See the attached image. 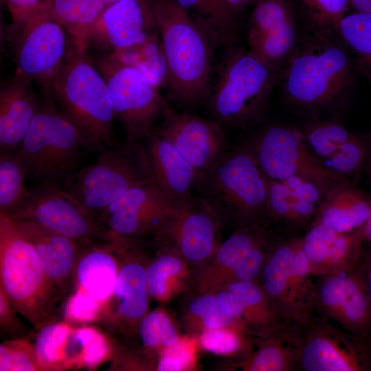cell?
I'll use <instances>...</instances> for the list:
<instances>
[{
    "mask_svg": "<svg viewBox=\"0 0 371 371\" xmlns=\"http://www.w3.org/2000/svg\"><path fill=\"white\" fill-rule=\"evenodd\" d=\"M350 56L333 28L312 26L301 34L282 73L280 81L286 102L311 115L335 109L353 85Z\"/></svg>",
    "mask_w": 371,
    "mask_h": 371,
    "instance_id": "1",
    "label": "cell"
},
{
    "mask_svg": "<svg viewBox=\"0 0 371 371\" xmlns=\"http://www.w3.org/2000/svg\"><path fill=\"white\" fill-rule=\"evenodd\" d=\"M166 60L168 96L190 107L208 95L214 52L221 44L173 0H150Z\"/></svg>",
    "mask_w": 371,
    "mask_h": 371,
    "instance_id": "2",
    "label": "cell"
},
{
    "mask_svg": "<svg viewBox=\"0 0 371 371\" xmlns=\"http://www.w3.org/2000/svg\"><path fill=\"white\" fill-rule=\"evenodd\" d=\"M52 98L76 126L87 148L102 153L115 146V116L106 81L87 50L70 38Z\"/></svg>",
    "mask_w": 371,
    "mask_h": 371,
    "instance_id": "3",
    "label": "cell"
},
{
    "mask_svg": "<svg viewBox=\"0 0 371 371\" xmlns=\"http://www.w3.org/2000/svg\"><path fill=\"white\" fill-rule=\"evenodd\" d=\"M267 178L243 147L227 150L205 174L200 197L219 223L237 229L267 223Z\"/></svg>",
    "mask_w": 371,
    "mask_h": 371,
    "instance_id": "4",
    "label": "cell"
},
{
    "mask_svg": "<svg viewBox=\"0 0 371 371\" xmlns=\"http://www.w3.org/2000/svg\"><path fill=\"white\" fill-rule=\"evenodd\" d=\"M0 289L36 330L55 321L59 296L32 244L0 212Z\"/></svg>",
    "mask_w": 371,
    "mask_h": 371,
    "instance_id": "5",
    "label": "cell"
},
{
    "mask_svg": "<svg viewBox=\"0 0 371 371\" xmlns=\"http://www.w3.org/2000/svg\"><path fill=\"white\" fill-rule=\"evenodd\" d=\"M282 73L248 50H234L208 93L213 120L228 128L256 123L265 113Z\"/></svg>",
    "mask_w": 371,
    "mask_h": 371,
    "instance_id": "6",
    "label": "cell"
},
{
    "mask_svg": "<svg viewBox=\"0 0 371 371\" xmlns=\"http://www.w3.org/2000/svg\"><path fill=\"white\" fill-rule=\"evenodd\" d=\"M86 144L74 123L45 100L16 150L27 177L41 183L65 182L75 172Z\"/></svg>",
    "mask_w": 371,
    "mask_h": 371,
    "instance_id": "7",
    "label": "cell"
},
{
    "mask_svg": "<svg viewBox=\"0 0 371 371\" xmlns=\"http://www.w3.org/2000/svg\"><path fill=\"white\" fill-rule=\"evenodd\" d=\"M152 178L145 146L126 140L74 172L64 182V190L98 219L128 190Z\"/></svg>",
    "mask_w": 371,
    "mask_h": 371,
    "instance_id": "8",
    "label": "cell"
},
{
    "mask_svg": "<svg viewBox=\"0 0 371 371\" xmlns=\"http://www.w3.org/2000/svg\"><path fill=\"white\" fill-rule=\"evenodd\" d=\"M286 335L295 371L371 370V350L313 311L291 322Z\"/></svg>",
    "mask_w": 371,
    "mask_h": 371,
    "instance_id": "9",
    "label": "cell"
},
{
    "mask_svg": "<svg viewBox=\"0 0 371 371\" xmlns=\"http://www.w3.org/2000/svg\"><path fill=\"white\" fill-rule=\"evenodd\" d=\"M240 146L252 155L269 179L282 182L291 176H303L317 182L326 192L338 184L350 182L328 169L307 146L301 130L291 125L267 124L249 135Z\"/></svg>",
    "mask_w": 371,
    "mask_h": 371,
    "instance_id": "10",
    "label": "cell"
},
{
    "mask_svg": "<svg viewBox=\"0 0 371 371\" xmlns=\"http://www.w3.org/2000/svg\"><path fill=\"white\" fill-rule=\"evenodd\" d=\"M91 59L106 81L115 118L124 130L126 140L140 142L145 139L168 106L159 89L113 53Z\"/></svg>",
    "mask_w": 371,
    "mask_h": 371,
    "instance_id": "11",
    "label": "cell"
},
{
    "mask_svg": "<svg viewBox=\"0 0 371 371\" xmlns=\"http://www.w3.org/2000/svg\"><path fill=\"white\" fill-rule=\"evenodd\" d=\"M110 243L119 269L113 291L104 303L102 319L112 332L130 337L137 335L139 324L148 311L146 268L150 260L140 239L111 233Z\"/></svg>",
    "mask_w": 371,
    "mask_h": 371,
    "instance_id": "12",
    "label": "cell"
},
{
    "mask_svg": "<svg viewBox=\"0 0 371 371\" xmlns=\"http://www.w3.org/2000/svg\"><path fill=\"white\" fill-rule=\"evenodd\" d=\"M67 236L82 247L109 243L111 232L94 215L56 184L41 183L10 214Z\"/></svg>",
    "mask_w": 371,
    "mask_h": 371,
    "instance_id": "13",
    "label": "cell"
},
{
    "mask_svg": "<svg viewBox=\"0 0 371 371\" xmlns=\"http://www.w3.org/2000/svg\"><path fill=\"white\" fill-rule=\"evenodd\" d=\"M12 25L17 34L15 75L38 82L45 100L52 101V87L66 55L69 35L58 23L36 12Z\"/></svg>",
    "mask_w": 371,
    "mask_h": 371,
    "instance_id": "14",
    "label": "cell"
},
{
    "mask_svg": "<svg viewBox=\"0 0 371 371\" xmlns=\"http://www.w3.org/2000/svg\"><path fill=\"white\" fill-rule=\"evenodd\" d=\"M220 225L210 207L195 196L188 205L169 212L153 241L157 249L179 255L195 273L212 259L221 244Z\"/></svg>",
    "mask_w": 371,
    "mask_h": 371,
    "instance_id": "15",
    "label": "cell"
},
{
    "mask_svg": "<svg viewBox=\"0 0 371 371\" xmlns=\"http://www.w3.org/2000/svg\"><path fill=\"white\" fill-rule=\"evenodd\" d=\"M316 278L313 311L371 350V304L357 266Z\"/></svg>",
    "mask_w": 371,
    "mask_h": 371,
    "instance_id": "16",
    "label": "cell"
},
{
    "mask_svg": "<svg viewBox=\"0 0 371 371\" xmlns=\"http://www.w3.org/2000/svg\"><path fill=\"white\" fill-rule=\"evenodd\" d=\"M159 30L150 0H118L105 7L76 43L86 50L120 52L143 43Z\"/></svg>",
    "mask_w": 371,
    "mask_h": 371,
    "instance_id": "17",
    "label": "cell"
},
{
    "mask_svg": "<svg viewBox=\"0 0 371 371\" xmlns=\"http://www.w3.org/2000/svg\"><path fill=\"white\" fill-rule=\"evenodd\" d=\"M301 32L286 0H257L247 28L248 52L270 67L283 71L296 49Z\"/></svg>",
    "mask_w": 371,
    "mask_h": 371,
    "instance_id": "18",
    "label": "cell"
},
{
    "mask_svg": "<svg viewBox=\"0 0 371 371\" xmlns=\"http://www.w3.org/2000/svg\"><path fill=\"white\" fill-rule=\"evenodd\" d=\"M161 120L153 133L169 142L194 168L204 174L228 150L224 128L213 119L179 113L168 104Z\"/></svg>",
    "mask_w": 371,
    "mask_h": 371,
    "instance_id": "19",
    "label": "cell"
},
{
    "mask_svg": "<svg viewBox=\"0 0 371 371\" xmlns=\"http://www.w3.org/2000/svg\"><path fill=\"white\" fill-rule=\"evenodd\" d=\"M174 207L152 178L128 190L98 220L112 234L142 239L153 236Z\"/></svg>",
    "mask_w": 371,
    "mask_h": 371,
    "instance_id": "20",
    "label": "cell"
},
{
    "mask_svg": "<svg viewBox=\"0 0 371 371\" xmlns=\"http://www.w3.org/2000/svg\"><path fill=\"white\" fill-rule=\"evenodd\" d=\"M223 312L255 339L286 330L258 281L229 284L215 291Z\"/></svg>",
    "mask_w": 371,
    "mask_h": 371,
    "instance_id": "21",
    "label": "cell"
},
{
    "mask_svg": "<svg viewBox=\"0 0 371 371\" xmlns=\"http://www.w3.org/2000/svg\"><path fill=\"white\" fill-rule=\"evenodd\" d=\"M152 177L175 208L196 196L205 174L194 168L166 139L153 133L146 137Z\"/></svg>",
    "mask_w": 371,
    "mask_h": 371,
    "instance_id": "22",
    "label": "cell"
},
{
    "mask_svg": "<svg viewBox=\"0 0 371 371\" xmlns=\"http://www.w3.org/2000/svg\"><path fill=\"white\" fill-rule=\"evenodd\" d=\"M12 220L17 229L34 246L44 271L59 297L67 294L72 286L74 268L83 247L74 240L36 223Z\"/></svg>",
    "mask_w": 371,
    "mask_h": 371,
    "instance_id": "23",
    "label": "cell"
},
{
    "mask_svg": "<svg viewBox=\"0 0 371 371\" xmlns=\"http://www.w3.org/2000/svg\"><path fill=\"white\" fill-rule=\"evenodd\" d=\"M270 232L267 223L236 229L221 243L212 259L194 273L190 286L195 293L221 289L253 245Z\"/></svg>",
    "mask_w": 371,
    "mask_h": 371,
    "instance_id": "24",
    "label": "cell"
},
{
    "mask_svg": "<svg viewBox=\"0 0 371 371\" xmlns=\"http://www.w3.org/2000/svg\"><path fill=\"white\" fill-rule=\"evenodd\" d=\"M32 81L19 76L0 91L1 153L19 147L40 104L31 89Z\"/></svg>",
    "mask_w": 371,
    "mask_h": 371,
    "instance_id": "25",
    "label": "cell"
},
{
    "mask_svg": "<svg viewBox=\"0 0 371 371\" xmlns=\"http://www.w3.org/2000/svg\"><path fill=\"white\" fill-rule=\"evenodd\" d=\"M297 236L270 238L267 258L259 282L273 308L288 322L296 320L292 302L290 277Z\"/></svg>",
    "mask_w": 371,
    "mask_h": 371,
    "instance_id": "26",
    "label": "cell"
},
{
    "mask_svg": "<svg viewBox=\"0 0 371 371\" xmlns=\"http://www.w3.org/2000/svg\"><path fill=\"white\" fill-rule=\"evenodd\" d=\"M370 210L371 198L350 182L340 183L326 192L311 225L320 223L339 233L351 232L365 224Z\"/></svg>",
    "mask_w": 371,
    "mask_h": 371,
    "instance_id": "27",
    "label": "cell"
},
{
    "mask_svg": "<svg viewBox=\"0 0 371 371\" xmlns=\"http://www.w3.org/2000/svg\"><path fill=\"white\" fill-rule=\"evenodd\" d=\"M118 269V258L110 242L83 247L74 268V280L76 287L105 302L113 291Z\"/></svg>",
    "mask_w": 371,
    "mask_h": 371,
    "instance_id": "28",
    "label": "cell"
},
{
    "mask_svg": "<svg viewBox=\"0 0 371 371\" xmlns=\"http://www.w3.org/2000/svg\"><path fill=\"white\" fill-rule=\"evenodd\" d=\"M194 275V270L177 253L157 249L146 268L149 295L159 302H168L190 286Z\"/></svg>",
    "mask_w": 371,
    "mask_h": 371,
    "instance_id": "29",
    "label": "cell"
},
{
    "mask_svg": "<svg viewBox=\"0 0 371 371\" xmlns=\"http://www.w3.org/2000/svg\"><path fill=\"white\" fill-rule=\"evenodd\" d=\"M112 355L113 346L100 330L90 326L73 328L65 346L63 370L95 369Z\"/></svg>",
    "mask_w": 371,
    "mask_h": 371,
    "instance_id": "30",
    "label": "cell"
},
{
    "mask_svg": "<svg viewBox=\"0 0 371 371\" xmlns=\"http://www.w3.org/2000/svg\"><path fill=\"white\" fill-rule=\"evenodd\" d=\"M106 6L103 0H41L31 12L43 14L58 23L71 41L79 43Z\"/></svg>",
    "mask_w": 371,
    "mask_h": 371,
    "instance_id": "31",
    "label": "cell"
},
{
    "mask_svg": "<svg viewBox=\"0 0 371 371\" xmlns=\"http://www.w3.org/2000/svg\"><path fill=\"white\" fill-rule=\"evenodd\" d=\"M286 330L255 339L256 349L238 360L236 368L243 371H295L294 350Z\"/></svg>",
    "mask_w": 371,
    "mask_h": 371,
    "instance_id": "32",
    "label": "cell"
},
{
    "mask_svg": "<svg viewBox=\"0 0 371 371\" xmlns=\"http://www.w3.org/2000/svg\"><path fill=\"white\" fill-rule=\"evenodd\" d=\"M333 29L353 56L355 69L371 82V12L346 14Z\"/></svg>",
    "mask_w": 371,
    "mask_h": 371,
    "instance_id": "33",
    "label": "cell"
},
{
    "mask_svg": "<svg viewBox=\"0 0 371 371\" xmlns=\"http://www.w3.org/2000/svg\"><path fill=\"white\" fill-rule=\"evenodd\" d=\"M205 26L221 43H234L237 37L236 16L224 0H173Z\"/></svg>",
    "mask_w": 371,
    "mask_h": 371,
    "instance_id": "34",
    "label": "cell"
},
{
    "mask_svg": "<svg viewBox=\"0 0 371 371\" xmlns=\"http://www.w3.org/2000/svg\"><path fill=\"white\" fill-rule=\"evenodd\" d=\"M364 243L361 228L348 233L333 232L323 244L318 276L356 267L363 254Z\"/></svg>",
    "mask_w": 371,
    "mask_h": 371,
    "instance_id": "35",
    "label": "cell"
},
{
    "mask_svg": "<svg viewBox=\"0 0 371 371\" xmlns=\"http://www.w3.org/2000/svg\"><path fill=\"white\" fill-rule=\"evenodd\" d=\"M112 53L141 71L158 89L167 87L168 69L159 33L132 47Z\"/></svg>",
    "mask_w": 371,
    "mask_h": 371,
    "instance_id": "36",
    "label": "cell"
},
{
    "mask_svg": "<svg viewBox=\"0 0 371 371\" xmlns=\"http://www.w3.org/2000/svg\"><path fill=\"white\" fill-rule=\"evenodd\" d=\"M188 334L198 336L205 329L241 326L222 310L215 292L194 293L188 300L183 313Z\"/></svg>",
    "mask_w": 371,
    "mask_h": 371,
    "instance_id": "37",
    "label": "cell"
},
{
    "mask_svg": "<svg viewBox=\"0 0 371 371\" xmlns=\"http://www.w3.org/2000/svg\"><path fill=\"white\" fill-rule=\"evenodd\" d=\"M199 347L217 355L246 357L254 348L255 338L238 326H225L205 329L197 336Z\"/></svg>",
    "mask_w": 371,
    "mask_h": 371,
    "instance_id": "38",
    "label": "cell"
},
{
    "mask_svg": "<svg viewBox=\"0 0 371 371\" xmlns=\"http://www.w3.org/2000/svg\"><path fill=\"white\" fill-rule=\"evenodd\" d=\"M26 177L16 151L1 153L0 212L10 214L27 197L29 190L24 184Z\"/></svg>",
    "mask_w": 371,
    "mask_h": 371,
    "instance_id": "39",
    "label": "cell"
},
{
    "mask_svg": "<svg viewBox=\"0 0 371 371\" xmlns=\"http://www.w3.org/2000/svg\"><path fill=\"white\" fill-rule=\"evenodd\" d=\"M300 130L307 146L322 161L356 135L334 120H311Z\"/></svg>",
    "mask_w": 371,
    "mask_h": 371,
    "instance_id": "40",
    "label": "cell"
},
{
    "mask_svg": "<svg viewBox=\"0 0 371 371\" xmlns=\"http://www.w3.org/2000/svg\"><path fill=\"white\" fill-rule=\"evenodd\" d=\"M137 335L146 354L157 359L181 336L172 317L163 308L147 312L139 324Z\"/></svg>",
    "mask_w": 371,
    "mask_h": 371,
    "instance_id": "41",
    "label": "cell"
},
{
    "mask_svg": "<svg viewBox=\"0 0 371 371\" xmlns=\"http://www.w3.org/2000/svg\"><path fill=\"white\" fill-rule=\"evenodd\" d=\"M72 329L65 321H53L38 330L34 348L40 370H63L65 346Z\"/></svg>",
    "mask_w": 371,
    "mask_h": 371,
    "instance_id": "42",
    "label": "cell"
},
{
    "mask_svg": "<svg viewBox=\"0 0 371 371\" xmlns=\"http://www.w3.org/2000/svg\"><path fill=\"white\" fill-rule=\"evenodd\" d=\"M313 278L309 261L301 247L300 237L297 236L290 277L291 294L296 320L313 311Z\"/></svg>",
    "mask_w": 371,
    "mask_h": 371,
    "instance_id": "43",
    "label": "cell"
},
{
    "mask_svg": "<svg viewBox=\"0 0 371 371\" xmlns=\"http://www.w3.org/2000/svg\"><path fill=\"white\" fill-rule=\"evenodd\" d=\"M368 157L369 142L356 134L323 162L328 169L348 179L359 174Z\"/></svg>",
    "mask_w": 371,
    "mask_h": 371,
    "instance_id": "44",
    "label": "cell"
},
{
    "mask_svg": "<svg viewBox=\"0 0 371 371\" xmlns=\"http://www.w3.org/2000/svg\"><path fill=\"white\" fill-rule=\"evenodd\" d=\"M197 336L181 335L172 344L164 348L156 360L157 371L195 370L198 363Z\"/></svg>",
    "mask_w": 371,
    "mask_h": 371,
    "instance_id": "45",
    "label": "cell"
},
{
    "mask_svg": "<svg viewBox=\"0 0 371 371\" xmlns=\"http://www.w3.org/2000/svg\"><path fill=\"white\" fill-rule=\"evenodd\" d=\"M104 303L82 288L76 287L64 306V321L70 325L100 321L104 313Z\"/></svg>",
    "mask_w": 371,
    "mask_h": 371,
    "instance_id": "46",
    "label": "cell"
},
{
    "mask_svg": "<svg viewBox=\"0 0 371 371\" xmlns=\"http://www.w3.org/2000/svg\"><path fill=\"white\" fill-rule=\"evenodd\" d=\"M40 370L34 345L25 339L17 338L0 345V371Z\"/></svg>",
    "mask_w": 371,
    "mask_h": 371,
    "instance_id": "47",
    "label": "cell"
},
{
    "mask_svg": "<svg viewBox=\"0 0 371 371\" xmlns=\"http://www.w3.org/2000/svg\"><path fill=\"white\" fill-rule=\"evenodd\" d=\"M297 195L284 183L267 179L266 216L267 223L288 227Z\"/></svg>",
    "mask_w": 371,
    "mask_h": 371,
    "instance_id": "48",
    "label": "cell"
},
{
    "mask_svg": "<svg viewBox=\"0 0 371 371\" xmlns=\"http://www.w3.org/2000/svg\"><path fill=\"white\" fill-rule=\"evenodd\" d=\"M271 235L269 232L253 245L221 288L234 282H259Z\"/></svg>",
    "mask_w": 371,
    "mask_h": 371,
    "instance_id": "49",
    "label": "cell"
},
{
    "mask_svg": "<svg viewBox=\"0 0 371 371\" xmlns=\"http://www.w3.org/2000/svg\"><path fill=\"white\" fill-rule=\"evenodd\" d=\"M307 10L312 26L333 28L347 14L349 0H300Z\"/></svg>",
    "mask_w": 371,
    "mask_h": 371,
    "instance_id": "50",
    "label": "cell"
},
{
    "mask_svg": "<svg viewBox=\"0 0 371 371\" xmlns=\"http://www.w3.org/2000/svg\"><path fill=\"white\" fill-rule=\"evenodd\" d=\"M282 182L298 196L317 207L320 205L326 194L319 184L303 176H291Z\"/></svg>",
    "mask_w": 371,
    "mask_h": 371,
    "instance_id": "51",
    "label": "cell"
},
{
    "mask_svg": "<svg viewBox=\"0 0 371 371\" xmlns=\"http://www.w3.org/2000/svg\"><path fill=\"white\" fill-rule=\"evenodd\" d=\"M6 295L0 289V326L1 334L8 337L19 338L18 335L25 333V328L16 313ZM18 313V312H17Z\"/></svg>",
    "mask_w": 371,
    "mask_h": 371,
    "instance_id": "52",
    "label": "cell"
},
{
    "mask_svg": "<svg viewBox=\"0 0 371 371\" xmlns=\"http://www.w3.org/2000/svg\"><path fill=\"white\" fill-rule=\"evenodd\" d=\"M8 7L13 20L16 22L30 12L41 0H1Z\"/></svg>",
    "mask_w": 371,
    "mask_h": 371,
    "instance_id": "53",
    "label": "cell"
},
{
    "mask_svg": "<svg viewBox=\"0 0 371 371\" xmlns=\"http://www.w3.org/2000/svg\"><path fill=\"white\" fill-rule=\"evenodd\" d=\"M357 267L371 304V248L367 254L363 252Z\"/></svg>",
    "mask_w": 371,
    "mask_h": 371,
    "instance_id": "54",
    "label": "cell"
},
{
    "mask_svg": "<svg viewBox=\"0 0 371 371\" xmlns=\"http://www.w3.org/2000/svg\"><path fill=\"white\" fill-rule=\"evenodd\" d=\"M257 0H224L232 13L236 16L246 8Z\"/></svg>",
    "mask_w": 371,
    "mask_h": 371,
    "instance_id": "55",
    "label": "cell"
},
{
    "mask_svg": "<svg viewBox=\"0 0 371 371\" xmlns=\"http://www.w3.org/2000/svg\"><path fill=\"white\" fill-rule=\"evenodd\" d=\"M349 7L355 12H371V0H349Z\"/></svg>",
    "mask_w": 371,
    "mask_h": 371,
    "instance_id": "56",
    "label": "cell"
},
{
    "mask_svg": "<svg viewBox=\"0 0 371 371\" xmlns=\"http://www.w3.org/2000/svg\"><path fill=\"white\" fill-rule=\"evenodd\" d=\"M365 241L371 245V210L369 217L365 224L361 227Z\"/></svg>",
    "mask_w": 371,
    "mask_h": 371,
    "instance_id": "57",
    "label": "cell"
},
{
    "mask_svg": "<svg viewBox=\"0 0 371 371\" xmlns=\"http://www.w3.org/2000/svg\"><path fill=\"white\" fill-rule=\"evenodd\" d=\"M106 5H110L118 0H103Z\"/></svg>",
    "mask_w": 371,
    "mask_h": 371,
    "instance_id": "58",
    "label": "cell"
},
{
    "mask_svg": "<svg viewBox=\"0 0 371 371\" xmlns=\"http://www.w3.org/2000/svg\"><path fill=\"white\" fill-rule=\"evenodd\" d=\"M371 162V142H369V157H368V162Z\"/></svg>",
    "mask_w": 371,
    "mask_h": 371,
    "instance_id": "59",
    "label": "cell"
}]
</instances>
